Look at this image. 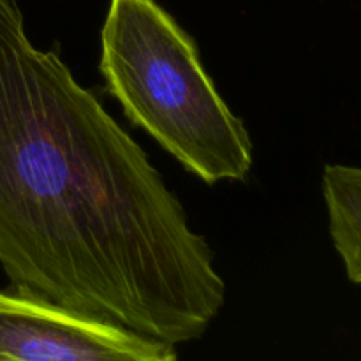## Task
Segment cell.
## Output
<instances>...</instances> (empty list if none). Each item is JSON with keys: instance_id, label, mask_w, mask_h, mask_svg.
<instances>
[{"instance_id": "1", "label": "cell", "mask_w": 361, "mask_h": 361, "mask_svg": "<svg viewBox=\"0 0 361 361\" xmlns=\"http://www.w3.org/2000/svg\"><path fill=\"white\" fill-rule=\"evenodd\" d=\"M0 267L11 288L143 337L200 338L226 286L143 148L0 0Z\"/></svg>"}, {"instance_id": "4", "label": "cell", "mask_w": 361, "mask_h": 361, "mask_svg": "<svg viewBox=\"0 0 361 361\" xmlns=\"http://www.w3.org/2000/svg\"><path fill=\"white\" fill-rule=\"evenodd\" d=\"M323 194L331 242L349 281L361 286V168L326 166Z\"/></svg>"}, {"instance_id": "3", "label": "cell", "mask_w": 361, "mask_h": 361, "mask_svg": "<svg viewBox=\"0 0 361 361\" xmlns=\"http://www.w3.org/2000/svg\"><path fill=\"white\" fill-rule=\"evenodd\" d=\"M0 361H178L173 345L11 288L0 291Z\"/></svg>"}, {"instance_id": "2", "label": "cell", "mask_w": 361, "mask_h": 361, "mask_svg": "<svg viewBox=\"0 0 361 361\" xmlns=\"http://www.w3.org/2000/svg\"><path fill=\"white\" fill-rule=\"evenodd\" d=\"M106 90L208 185L245 180L252 141L200 60L194 39L155 0H109L101 30Z\"/></svg>"}]
</instances>
